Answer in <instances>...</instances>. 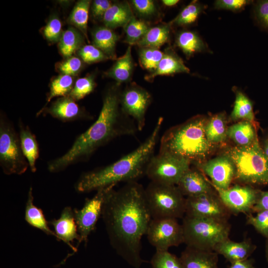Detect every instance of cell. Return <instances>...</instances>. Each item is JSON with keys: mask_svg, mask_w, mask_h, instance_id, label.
Segmentation results:
<instances>
[{"mask_svg": "<svg viewBox=\"0 0 268 268\" xmlns=\"http://www.w3.org/2000/svg\"><path fill=\"white\" fill-rule=\"evenodd\" d=\"M0 165L8 175H22L29 167L23 153L19 133L11 121L1 114L0 118Z\"/></svg>", "mask_w": 268, "mask_h": 268, "instance_id": "8", "label": "cell"}, {"mask_svg": "<svg viewBox=\"0 0 268 268\" xmlns=\"http://www.w3.org/2000/svg\"><path fill=\"white\" fill-rule=\"evenodd\" d=\"M118 86L116 85L105 92L101 110L95 122L76 137L64 154L49 161V172H60L70 165L86 161L110 141L120 136L134 135L138 131L134 120L121 108Z\"/></svg>", "mask_w": 268, "mask_h": 268, "instance_id": "2", "label": "cell"}, {"mask_svg": "<svg viewBox=\"0 0 268 268\" xmlns=\"http://www.w3.org/2000/svg\"><path fill=\"white\" fill-rule=\"evenodd\" d=\"M162 3L165 6L173 7L176 5L179 2V0H162Z\"/></svg>", "mask_w": 268, "mask_h": 268, "instance_id": "50", "label": "cell"}, {"mask_svg": "<svg viewBox=\"0 0 268 268\" xmlns=\"http://www.w3.org/2000/svg\"><path fill=\"white\" fill-rule=\"evenodd\" d=\"M82 65V62L79 58L71 57L63 62L58 63L57 67L62 74L72 76L80 71Z\"/></svg>", "mask_w": 268, "mask_h": 268, "instance_id": "45", "label": "cell"}, {"mask_svg": "<svg viewBox=\"0 0 268 268\" xmlns=\"http://www.w3.org/2000/svg\"><path fill=\"white\" fill-rule=\"evenodd\" d=\"M163 53L162 59L156 69L145 76L146 81H152L156 76L159 75H173L177 73L190 72V69L174 49L169 47Z\"/></svg>", "mask_w": 268, "mask_h": 268, "instance_id": "19", "label": "cell"}, {"mask_svg": "<svg viewBox=\"0 0 268 268\" xmlns=\"http://www.w3.org/2000/svg\"><path fill=\"white\" fill-rule=\"evenodd\" d=\"M172 25L171 22L162 23L150 27L143 38L136 45L139 48L159 49L169 41Z\"/></svg>", "mask_w": 268, "mask_h": 268, "instance_id": "28", "label": "cell"}, {"mask_svg": "<svg viewBox=\"0 0 268 268\" xmlns=\"http://www.w3.org/2000/svg\"><path fill=\"white\" fill-rule=\"evenodd\" d=\"M175 44L188 59L197 53H212L207 43L194 31L183 30L178 32L175 37Z\"/></svg>", "mask_w": 268, "mask_h": 268, "instance_id": "22", "label": "cell"}, {"mask_svg": "<svg viewBox=\"0 0 268 268\" xmlns=\"http://www.w3.org/2000/svg\"><path fill=\"white\" fill-rule=\"evenodd\" d=\"M176 186L183 195L187 197L214 192L203 175L198 170L190 168Z\"/></svg>", "mask_w": 268, "mask_h": 268, "instance_id": "18", "label": "cell"}, {"mask_svg": "<svg viewBox=\"0 0 268 268\" xmlns=\"http://www.w3.org/2000/svg\"><path fill=\"white\" fill-rule=\"evenodd\" d=\"M73 83L72 76L69 75L62 74L54 78L50 84L46 105L55 97L68 96L73 87Z\"/></svg>", "mask_w": 268, "mask_h": 268, "instance_id": "36", "label": "cell"}, {"mask_svg": "<svg viewBox=\"0 0 268 268\" xmlns=\"http://www.w3.org/2000/svg\"><path fill=\"white\" fill-rule=\"evenodd\" d=\"M62 24L61 20L56 17L52 18L43 29L44 35L49 42L60 41L62 36Z\"/></svg>", "mask_w": 268, "mask_h": 268, "instance_id": "44", "label": "cell"}, {"mask_svg": "<svg viewBox=\"0 0 268 268\" xmlns=\"http://www.w3.org/2000/svg\"><path fill=\"white\" fill-rule=\"evenodd\" d=\"M49 223L54 227L58 240L62 241L74 251H76L77 249L71 243L76 240L78 241V246L80 241L73 210L69 206L65 207L60 217L52 220Z\"/></svg>", "mask_w": 268, "mask_h": 268, "instance_id": "17", "label": "cell"}, {"mask_svg": "<svg viewBox=\"0 0 268 268\" xmlns=\"http://www.w3.org/2000/svg\"><path fill=\"white\" fill-rule=\"evenodd\" d=\"M112 5V2L108 0H95L92 2L91 10L93 17L95 18L103 17L108 9Z\"/></svg>", "mask_w": 268, "mask_h": 268, "instance_id": "47", "label": "cell"}, {"mask_svg": "<svg viewBox=\"0 0 268 268\" xmlns=\"http://www.w3.org/2000/svg\"><path fill=\"white\" fill-rule=\"evenodd\" d=\"M151 99L150 94L135 83H131L120 93L121 108L134 120L138 131H141L145 126L146 113Z\"/></svg>", "mask_w": 268, "mask_h": 268, "instance_id": "12", "label": "cell"}, {"mask_svg": "<svg viewBox=\"0 0 268 268\" xmlns=\"http://www.w3.org/2000/svg\"><path fill=\"white\" fill-rule=\"evenodd\" d=\"M190 164L185 158L159 152L150 160L145 175L152 182L177 185L183 174L190 168Z\"/></svg>", "mask_w": 268, "mask_h": 268, "instance_id": "9", "label": "cell"}, {"mask_svg": "<svg viewBox=\"0 0 268 268\" xmlns=\"http://www.w3.org/2000/svg\"><path fill=\"white\" fill-rule=\"evenodd\" d=\"M83 41V37L78 31L69 27L62 33L59 44L60 51L64 57H70L81 48Z\"/></svg>", "mask_w": 268, "mask_h": 268, "instance_id": "33", "label": "cell"}, {"mask_svg": "<svg viewBox=\"0 0 268 268\" xmlns=\"http://www.w3.org/2000/svg\"><path fill=\"white\" fill-rule=\"evenodd\" d=\"M226 154L234 164L236 179L247 185L268 184V159L258 139L249 145L233 147Z\"/></svg>", "mask_w": 268, "mask_h": 268, "instance_id": "5", "label": "cell"}, {"mask_svg": "<svg viewBox=\"0 0 268 268\" xmlns=\"http://www.w3.org/2000/svg\"><path fill=\"white\" fill-rule=\"evenodd\" d=\"M132 5L135 11L142 17H150L155 15L157 8L151 0H133Z\"/></svg>", "mask_w": 268, "mask_h": 268, "instance_id": "46", "label": "cell"}, {"mask_svg": "<svg viewBox=\"0 0 268 268\" xmlns=\"http://www.w3.org/2000/svg\"><path fill=\"white\" fill-rule=\"evenodd\" d=\"M96 84L93 76L89 75L78 78L68 96L75 101L83 99L94 89Z\"/></svg>", "mask_w": 268, "mask_h": 268, "instance_id": "39", "label": "cell"}, {"mask_svg": "<svg viewBox=\"0 0 268 268\" xmlns=\"http://www.w3.org/2000/svg\"><path fill=\"white\" fill-rule=\"evenodd\" d=\"M150 263L152 268H184L180 258L168 251H156Z\"/></svg>", "mask_w": 268, "mask_h": 268, "instance_id": "38", "label": "cell"}, {"mask_svg": "<svg viewBox=\"0 0 268 268\" xmlns=\"http://www.w3.org/2000/svg\"><path fill=\"white\" fill-rule=\"evenodd\" d=\"M181 225L187 247L214 251L219 244L229 238L230 226L227 221L185 215Z\"/></svg>", "mask_w": 268, "mask_h": 268, "instance_id": "6", "label": "cell"}, {"mask_svg": "<svg viewBox=\"0 0 268 268\" xmlns=\"http://www.w3.org/2000/svg\"><path fill=\"white\" fill-rule=\"evenodd\" d=\"M93 44L110 59L116 60V46L119 37L111 29L98 27L92 33Z\"/></svg>", "mask_w": 268, "mask_h": 268, "instance_id": "26", "label": "cell"}, {"mask_svg": "<svg viewBox=\"0 0 268 268\" xmlns=\"http://www.w3.org/2000/svg\"><path fill=\"white\" fill-rule=\"evenodd\" d=\"M252 210L256 212L268 210V191L260 193Z\"/></svg>", "mask_w": 268, "mask_h": 268, "instance_id": "48", "label": "cell"}, {"mask_svg": "<svg viewBox=\"0 0 268 268\" xmlns=\"http://www.w3.org/2000/svg\"><path fill=\"white\" fill-rule=\"evenodd\" d=\"M19 135L21 148L31 172L36 171V163L39 157V147L34 134L22 121H18Z\"/></svg>", "mask_w": 268, "mask_h": 268, "instance_id": "23", "label": "cell"}, {"mask_svg": "<svg viewBox=\"0 0 268 268\" xmlns=\"http://www.w3.org/2000/svg\"><path fill=\"white\" fill-rule=\"evenodd\" d=\"M219 198L231 213L252 210L260 193L249 185H236L226 190L215 188Z\"/></svg>", "mask_w": 268, "mask_h": 268, "instance_id": "14", "label": "cell"}, {"mask_svg": "<svg viewBox=\"0 0 268 268\" xmlns=\"http://www.w3.org/2000/svg\"><path fill=\"white\" fill-rule=\"evenodd\" d=\"M34 197L32 188L30 187L27 196L26 202L24 218L30 225L40 229L49 235L58 237L55 232L53 231L49 226V223L43 214L41 209L38 208L33 203Z\"/></svg>", "mask_w": 268, "mask_h": 268, "instance_id": "27", "label": "cell"}, {"mask_svg": "<svg viewBox=\"0 0 268 268\" xmlns=\"http://www.w3.org/2000/svg\"><path fill=\"white\" fill-rule=\"evenodd\" d=\"M254 1L251 0H217L214 1V7L216 9H223L237 12Z\"/></svg>", "mask_w": 268, "mask_h": 268, "instance_id": "43", "label": "cell"}, {"mask_svg": "<svg viewBox=\"0 0 268 268\" xmlns=\"http://www.w3.org/2000/svg\"><path fill=\"white\" fill-rule=\"evenodd\" d=\"M206 5L198 0H192L185 6L171 21L172 25L188 26L194 24L205 10Z\"/></svg>", "mask_w": 268, "mask_h": 268, "instance_id": "32", "label": "cell"}, {"mask_svg": "<svg viewBox=\"0 0 268 268\" xmlns=\"http://www.w3.org/2000/svg\"><path fill=\"white\" fill-rule=\"evenodd\" d=\"M226 117L224 113L213 115L205 125V134L212 144L222 142L227 137Z\"/></svg>", "mask_w": 268, "mask_h": 268, "instance_id": "30", "label": "cell"}, {"mask_svg": "<svg viewBox=\"0 0 268 268\" xmlns=\"http://www.w3.org/2000/svg\"><path fill=\"white\" fill-rule=\"evenodd\" d=\"M265 141L268 144V137L267 139H266Z\"/></svg>", "mask_w": 268, "mask_h": 268, "instance_id": "52", "label": "cell"}, {"mask_svg": "<svg viewBox=\"0 0 268 268\" xmlns=\"http://www.w3.org/2000/svg\"><path fill=\"white\" fill-rule=\"evenodd\" d=\"M205 123L203 118L196 117L168 130L160 139L159 152L173 154L191 163L201 161L213 145L206 138Z\"/></svg>", "mask_w": 268, "mask_h": 268, "instance_id": "4", "label": "cell"}, {"mask_svg": "<svg viewBox=\"0 0 268 268\" xmlns=\"http://www.w3.org/2000/svg\"><path fill=\"white\" fill-rule=\"evenodd\" d=\"M138 53L140 66L150 73L156 69L164 54L158 48L149 47L139 48Z\"/></svg>", "mask_w": 268, "mask_h": 268, "instance_id": "37", "label": "cell"}, {"mask_svg": "<svg viewBox=\"0 0 268 268\" xmlns=\"http://www.w3.org/2000/svg\"><path fill=\"white\" fill-rule=\"evenodd\" d=\"M266 253H267V258L268 260V241L267 246Z\"/></svg>", "mask_w": 268, "mask_h": 268, "instance_id": "51", "label": "cell"}, {"mask_svg": "<svg viewBox=\"0 0 268 268\" xmlns=\"http://www.w3.org/2000/svg\"><path fill=\"white\" fill-rule=\"evenodd\" d=\"M101 216L111 246L129 265L139 268L145 262L140 256L141 239L152 219L142 185L132 181L112 189Z\"/></svg>", "mask_w": 268, "mask_h": 268, "instance_id": "1", "label": "cell"}, {"mask_svg": "<svg viewBox=\"0 0 268 268\" xmlns=\"http://www.w3.org/2000/svg\"><path fill=\"white\" fill-rule=\"evenodd\" d=\"M131 7L126 1L112 4L104 14L103 20L106 27L113 29L124 27L133 17Z\"/></svg>", "mask_w": 268, "mask_h": 268, "instance_id": "25", "label": "cell"}, {"mask_svg": "<svg viewBox=\"0 0 268 268\" xmlns=\"http://www.w3.org/2000/svg\"><path fill=\"white\" fill-rule=\"evenodd\" d=\"M235 100L231 114V118L233 120L254 121L253 104L251 100L241 91L234 88Z\"/></svg>", "mask_w": 268, "mask_h": 268, "instance_id": "31", "label": "cell"}, {"mask_svg": "<svg viewBox=\"0 0 268 268\" xmlns=\"http://www.w3.org/2000/svg\"><path fill=\"white\" fill-rule=\"evenodd\" d=\"M90 1H78L68 17V22L78 28L87 39V23Z\"/></svg>", "mask_w": 268, "mask_h": 268, "instance_id": "35", "label": "cell"}, {"mask_svg": "<svg viewBox=\"0 0 268 268\" xmlns=\"http://www.w3.org/2000/svg\"><path fill=\"white\" fill-rule=\"evenodd\" d=\"M78 54L83 61L87 64L110 59L101 50L91 45H86L81 47L78 50Z\"/></svg>", "mask_w": 268, "mask_h": 268, "instance_id": "40", "label": "cell"}, {"mask_svg": "<svg viewBox=\"0 0 268 268\" xmlns=\"http://www.w3.org/2000/svg\"><path fill=\"white\" fill-rule=\"evenodd\" d=\"M228 268H255L253 261L251 259H246L240 261L236 262L231 264Z\"/></svg>", "mask_w": 268, "mask_h": 268, "instance_id": "49", "label": "cell"}, {"mask_svg": "<svg viewBox=\"0 0 268 268\" xmlns=\"http://www.w3.org/2000/svg\"><path fill=\"white\" fill-rule=\"evenodd\" d=\"M231 214L214 192L186 198V216L228 221Z\"/></svg>", "mask_w": 268, "mask_h": 268, "instance_id": "13", "label": "cell"}, {"mask_svg": "<svg viewBox=\"0 0 268 268\" xmlns=\"http://www.w3.org/2000/svg\"><path fill=\"white\" fill-rule=\"evenodd\" d=\"M200 166L210 178L214 188L227 189L235 177L234 164L227 154L210 159Z\"/></svg>", "mask_w": 268, "mask_h": 268, "instance_id": "15", "label": "cell"}, {"mask_svg": "<svg viewBox=\"0 0 268 268\" xmlns=\"http://www.w3.org/2000/svg\"><path fill=\"white\" fill-rule=\"evenodd\" d=\"M253 15L258 26L268 31V0H258L254 2Z\"/></svg>", "mask_w": 268, "mask_h": 268, "instance_id": "41", "label": "cell"}, {"mask_svg": "<svg viewBox=\"0 0 268 268\" xmlns=\"http://www.w3.org/2000/svg\"><path fill=\"white\" fill-rule=\"evenodd\" d=\"M145 196L152 219L183 218L186 213V198L176 185L150 181Z\"/></svg>", "mask_w": 268, "mask_h": 268, "instance_id": "7", "label": "cell"}, {"mask_svg": "<svg viewBox=\"0 0 268 268\" xmlns=\"http://www.w3.org/2000/svg\"><path fill=\"white\" fill-rule=\"evenodd\" d=\"M163 119L160 117L150 135L137 148L116 162L83 173L75 185L80 193L97 191L119 182L137 181L145 174L159 140Z\"/></svg>", "mask_w": 268, "mask_h": 268, "instance_id": "3", "label": "cell"}, {"mask_svg": "<svg viewBox=\"0 0 268 268\" xmlns=\"http://www.w3.org/2000/svg\"><path fill=\"white\" fill-rule=\"evenodd\" d=\"M227 135L237 146H241L249 145L258 139L253 124L247 121H242L228 127Z\"/></svg>", "mask_w": 268, "mask_h": 268, "instance_id": "29", "label": "cell"}, {"mask_svg": "<svg viewBox=\"0 0 268 268\" xmlns=\"http://www.w3.org/2000/svg\"><path fill=\"white\" fill-rule=\"evenodd\" d=\"M218 255L187 246L179 258L184 268H219Z\"/></svg>", "mask_w": 268, "mask_h": 268, "instance_id": "20", "label": "cell"}, {"mask_svg": "<svg viewBox=\"0 0 268 268\" xmlns=\"http://www.w3.org/2000/svg\"><path fill=\"white\" fill-rule=\"evenodd\" d=\"M247 222L261 234L268 238V210L257 212L255 216L249 214Z\"/></svg>", "mask_w": 268, "mask_h": 268, "instance_id": "42", "label": "cell"}, {"mask_svg": "<svg viewBox=\"0 0 268 268\" xmlns=\"http://www.w3.org/2000/svg\"><path fill=\"white\" fill-rule=\"evenodd\" d=\"M131 46H129L124 55L116 59L112 67L105 72L107 77L113 78L119 86L131 80L134 69Z\"/></svg>", "mask_w": 268, "mask_h": 268, "instance_id": "24", "label": "cell"}, {"mask_svg": "<svg viewBox=\"0 0 268 268\" xmlns=\"http://www.w3.org/2000/svg\"><path fill=\"white\" fill-rule=\"evenodd\" d=\"M255 247L248 240L235 242L229 238L219 244L214 252L223 256L231 264L248 259Z\"/></svg>", "mask_w": 268, "mask_h": 268, "instance_id": "21", "label": "cell"}, {"mask_svg": "<svg viewBox=\"0 0 268 268\" xmlns=\"http://www.w3.org/2000/svg\"><path fill=\"white\" fill-rule=\"evenodd\" d=\"M42 114H49L63 122L92 119L76 103L75 100L68 96L58 99L48 107H44L37 115Z\"/></svg>", "mask_w": 268, "mask_h": 268, "instance_id": "16", "label": "cell"}, {"mask_svg": "<svg viewBox=\"0 0 268 268\" xmlns=\"http://www.w3.org/2000/svg\"><path fill=\"white\" fill-rule=\"evenodd\" d=\"M116 185L101 188L91 199H86L81 209H74V215L80 236L79 245L86 244L90 234L94 230L96 223L101 215L103 205L108 193Z\"/></svg>", "mask_w": 268, "mask_h": 268, "instance_id": "10", "label": "cell"}, {"mask_svg": "<svg viewBox=\"0 0 268 268\" xmlns=\"http://www.w3.org/2000/svg\"><path fill=\"white\" fill-rule=\"evenodd\" d=\"M150 27L144 21L137 19L134 15L124 27L125 33L124 42L129 46L136 45L143 38Z\"/></svg>", "mask_w": 268, "mask_h": 268, "instance_id": "34", "label": "cell"}, {"mask_svg": "<svg viewBox=\"0 0 268 268\" xmlns=\"http://www.w3.org/2000/svg\"><path fill=\"white\" fill-rule=\"evenodd\" d=\"M146 235L156 251H168L184 243L182 226L176 218L152 219Z\"/></svg>", "mask_w": 268, "mask_h": 268, "instance_id": "11", "label": "cell"}]
</instances>
